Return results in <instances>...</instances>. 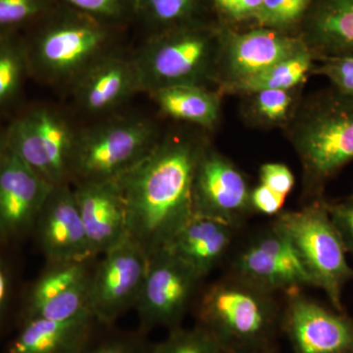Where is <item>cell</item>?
<instances>
[{
  "label": "cell",
  "instance_id": "6da1fadb",
  "mask_svg": "<svg viewBox=\"0 0 353 353\" xmlns=\"http://www.w3.org/2000/svg\"><path fill=\"white\" fill-rule=\"evenodd\" d=\"M209 145L202 134L163 132L148 155L116 179L126 201L129 236L148 257L192 217L194 172Z\"/></svg>",
  "mask_w": 353,
  "mask_h": 353
},
{
  "label": "cell",
  "instance_id": "7a4b0ae2",
  "mask_svg": "<svg viewBox=\"0 0 353 353\" xmlns=\"http://www.w3.org/2000/svg\"><path fill=\"white\" fill-rule=\"evenodd\" d=\"M196 326L208 332L223 353L278 347L282 303L276 294L226 273L201 288L192 304Z\"/></svg>",
  "mask_w": 353,
  "mask_h": 353
},
{
  "label": "cell",
  "instance_id": "3957f363",
  "mask_svg": "<svg viewBox=\"0 0 353 353\" xmlns=\"http://www.w3.org/2000/svg\"><path fill=\"white\" fill-rule=\"evenodd\" d=\"M285 128L303 167V204L325 199L327 185L353 161V97L334 88L309 95Z\"/></svg>",
  "mask_w": 353,
  "mask_h": 353
},
{
  "label": "cell",
  "instance_id": "277c9868",
  "mask_svg": "<svg viewBox=\"0 0 353 353\" xmlns=\"http://www.w3.org/2000/svg\"><path fill=\"white\" fill-rule=\"evenodd\" d=\"M24 43L30 77L67 92L92 66L121 50L110 30L88 14L51 23Z\"/></svg>",
  "mask_w": 353,
  "mask_h": 353
},
{
  "label": "cell",
  "instance_id": "5b68a950",
  "mask_svg": "<svg viewBox=\"0 0 353 353\" xmlns=\"http://www.w3.org/2000/svg\"><path fill=\"white\" fill-rule=\"evenodd\" d=\"M162 134L152 118L126 109L81 125L72 185L116 180L148 155Z\"/></svg>",
  "mask_w": 353,
  "mask_h": 353
},
{
  "label": "cell",
  "instance_id": "8992f818",
  "mask_svg": "<svg viewBox=\"0 0 353 353\" xmlns=\"http://www.w3.org/2000/svg\"><path fill=\"white\" fill-rule=\"evenodd\" d=\"M81 125L71 110L36 104L6 128V145L51 187L72 185Z\"/></svg>",
  "mask_w": 353,
  "mask_h": 353
},
{
  "label": "cell",
  "instance_id": "52a82bcc",
  "mask_svg": "<svg viewBox=\"0 0 353 353\" xmlns=\"http://www.w3.org/2000/svg\"><path fill=\"white\" fill-rule=\"evenodd\" d=\"M325 201L322 199L303 204L297 210H283L272 222L294 245L314 288L324 290L330 305L343 311V290L353 281V269Z\"/></svg>",
  "mask_w": 353,
  "mask_h": 353
},
{
  "label": "cell",
  "instance_id": "ba28073f",
  "mask_svg": "<svg viewBox=\"0 0 353 353\" xmlns=\"http://www.w3.org/2000/svg\"><path fill=\"white\" fill-rule=\"evenodd\" d=\"M220 38L196 31L167 32L132 52L141 92L181 85H218Z\"/></svg>",
  "mask_w": 353,
  "mask_h": 353
},
{
  "label": "cell",
  "instance_id": "9c48e42d",
  "mask_svg": "<svg viewBox=\"0 0 353 353\" xmlns=\"http://www.w3.org/2000/svg\"><path fill=\"white\" fill-rule=\"evenodd\" d=\"M233 252L227 273L271 294L314 288L294 245L273 222L250 234Z\"/></svg>",
  "mask_w": 353,
  "mask_h": 353
},
{
  "label": "cell",
  "instance_id": "30bf717a",
  "mask_svg": "<svg viewBox=\"0 0 353 353\" xmlns=\"http://www.w3.org/2000/svg\"><path fill=\"white\" fill-rule=\"evenodd\" d=\"M204 279L175 255L161 250L148 257L145 281L136 304L139 332L168 331L182 326Z\"/></svg>",
  "mask_w": 353,
  "mask_h": 353
},
{
  "label": "cell",
  "instance_id": "8fae6325",
  "mask_svg": "<svg viewBox=\"0 0 353 353\" xmlns=\"http://www.w3.org/2000/svg\"><path fill=\"white\" fill-rule=\"evenodd\" d=\"M148 266V255L130 236L102 255L90 290V310L99 325L112 326L136 307Z\"/></svg>",
  "mask_w": 353,
  "mask_h": 353
},
{
  "label": "cell",
  "instance_id": "7c38bea8",
  "mask_svg": "<svg viewBox=\"0 0 353 353\" xmlns=\"http://www.w3.org/2000/svg\"><path fill=\"white\" fill-rule=\"evenodd\" d=\"M281 332L292 353H353V318L296 290L285 294Z\"/></svg>",
  "mask_w": 353,
  "mask_h": 353
},
{
  "label": "cell",
  "instance_id": "4fadbf2b",
  "mask_svg": "<svg viewBox=\"0 0 353 353\" xmlns=\"http://www.w3.org/2000/svg\"><path fill=\"white\" fill-rule=\"evenodd\" d=\"M252 189L238 166L209 145L194 172L192 214L214 218L243 229L254 214Z\"/></svg>",
  "mask_w": 353,
  "mask_h": 353
},
{
  "label": "cell",
  "instance_id": "5bb4252c",
  "mask_svg": "<svg viewBox=\"0 0 353 353\" xmlns=\"http://www.w3.org/2000/svg\"><path fill=\"white\" fill-rule=\"evenodd\" d=\"M71 111L83 123L125 110L141 92L132 52L118 50L92 66L69 90Z\"/></svg>",
  "mask_w": 353,
  "mask_h": 353
},
{
  "label": "cell",
  "instance_id": "9a60e30c",
  "mask_svg": "<svg viewBox=\"0 0 353 353\" xmlns=\"http://www.w3.org/2000/svg\"><path fill=\"white\" fill-rule=\"evenodd\" d=\"M92 261L48 263L46 270L30 288L22 321H63L90 313V282L94 268Z\"/></svg>",
  "mask_w": 353,
  "mask_h": 353
},
{
  "label": "cell",
  "instance_id": "2e32d148",
  "mask_svg": "<svg viewBox=\"0 0 353 353\" xmlns=\"http://www.w3.org/2000/svg\"><path fill=\"white\" fill-rule=\"evenodd\" d=\"M52 188L6 145L0 155V245L34 229Z\"/></svg>",
  "mask_w": 353,
  "mask_h": 353
},
{
  "label": "cell",
  "instance_id": "e0dca14e",
  "mask_svg": "<svg viewBox=\"0 0 353 353\" xmlns=\"http://www.w3.org/2000/svg\"><path fill=\"white\" fill-rule=\"evenodd\" d=\"M306 48L303 39L262 28L221 37L218 85L222 92L264 71Z\"/></svg>",
  "mask_w": 353,
  "mask_h": 353
},
{
  "label": "cell",
  "instance_id": "ac0fdd59",
  "mask_svg": "<svg viewBox=\"0 0 353 353\" xmlns=\"http://www.w3.org/2000/svg\"><path fill=\"white\" fill-rule=\"evenodd\" d=\"M46 263L92 261L72 185L53 187L34 226Z\"/></svg>",
  "mask_w": 353,
  "mask_h": 353
},
{
  "label": "cell",
  "instance_id": "d6986e66",
  "mask_svg": "<svg viewBox=\"0 0 353 353\" xmlns=\"http://www.w3.org/2000/svg\"><path fill=\"white\" fill-rule=\"evenodd\" d=\"M72 187L95 257L129 236L126 201L116 180L77 182Z\"/></svg>",
  "mask_w": 353,
  "mask_h": 353
},
{
  "label": "cell",
  "instance_id": "ffe728a7",
  "mask_svg": "<svg viewBox=\"0 0 353 353\" xmlns=\"http://www.w3.org/2000/svg\"><path fill=\"white\" fill-rule=\"evenodd\" d=\"M241 230L214 218L192 214L163 250L204 279L229 256Z\"/></svg>",
  "mask_w": 353,
  "mask_h": 353
},
{
  "label": "cell",
  "instance_id": "44dd1931",
  "mask_svg": "<svg viewBox=\"0 0 353 353\" xmlns=\"http://www.w3.org/2000/svg\"><path fill=\"white\" fill-rule=\"evenodd\" d=\"M97 325L90 312L63 321L23 320L4 353H85L92 347Z\"/></svg>",
  "mask_w": 353,
  "mask_h": 353
},
{
  "label": "cell",
  "instance_id": "7402d4cb",
  "mask_svg": "<svg viewBox=\"0 0 353 353\" xmlns=\"http://www.w3.org/2000/svg\"><path fill=\"white\" fill-rule=\"evenodd\" d=\"M299 37L315 60L353 54V0H318Z\"/></svg>",
  "mask_w": 353,
  "mask_h": 353
},
{
  "label": "cell",
  "instance_id": "603a6c76",
  "mask_svg": "<svg viewBox=\"0 0 353 353\" xmlns=\"http://www.w3.org/2000/svg\"><path fill=\"white\" fill-rule=\"evenodd\" d=\"M160 112L171 119L213 130L220 117L219 95L205 88L172 87L148 94Z\"/></svg>",
  "mask_w": 353,
  "mask_h": 353
},
{
  "label": "cell",
  "instance_id": "cb8c5ba5",
  "mask_svg": "<svg viewBox=\"0 0 353 353\" xmlns=\"http://www.w3.org/2000/svg\"><path fill=\"white\" fill-rule=\"evenodd\" d=\"M315 58L307 46L292 57L234 85L228 94H250L265 90H292L301 88L314 67Z\"/></svg>",
  "mask_w": 353,
  "mask_h": 353
},
{
  "label": "cell",
  "instance_id": "d4e9b609",
  "mask_svg": "<svg viewBox=\"0 0 353 353\" xmlns=\"http://www.w3.org/2000/svg\"><path fill=\"white\" fill-rule=\"evenodd\" d=\"M299 88L265 90L246 94V117L259 126H287L299 102Z\"/></svg>",
  "mask_w": 353,
  "mask_h": 353
},
{
  "label": "cell",
  "instance_id": "484cf974",
  "mask_svg": "<svg viewBox=\"0 0 353 353\" xmlns=\"http://www.w3.org/2000/svg\"><path fill=\"white\" fill-rule=\"evenodd\" d=\"M30 77L24 39L16 34L0 36V112L19 94Z\"/></svg>",
  "mask_w": 353,
  "mask_h": 353
},
{
  "label": "cell",
  "instance_id": "4316f807",
  "mask_svg": "<svg viewBox=\"0 0 353 353\" xmlns=\"http://www.w3.org/2000/svg\"><path fill=\"white\" fill-rule=\"evenodd\" d=\"M152 353H223L214 339L194 325L172 329L163 341L152 345Z\"/></svg>",
  "mask_w": 353,
  "mask_h": 353
},
{
  "label": "cell",
  "instance_id": "83f0119b",
  "mask_svg": "<svg viewBox=\"0 0 353 353\" xmlns=\"http://www.w3.org/2000/svg\"><path fill=\"white\" fill-rule=\"evenodd\" d=\"M315 0H263L255 19L269 29L282 32L305 15Z\"/></svg>",
  "mask_w": 353,
  "mask_h": 353
},
{
  "label": "cell",
  "instance_id": "f1b7e54d",
  "mask_svg": "<svg viewBox=\"0 0 353 353\" xmlns=\"http://www.w3.org/2000/svg\"><path fill=\"white\" fill-rule=\"evenodd\" d=\"M48 10L46 0H0V36L15 34Z\"/></svg>",
  "mask_w": 353,
  "mask_h": 353
},
{
  "label": "cell",
  "instance_id": "f546056e",
  "mask_svg": "<svg viewBox=\"0 0 353 353\" xmlns=\"http://www.w3.org/2000/svg\"><path fill=\"white\" fill-rule=\"evenodd\" d=\"M318 61L320 64L313 67L311 75L326 77L334 90L353 97V54L324 58Z\"/></svg>",
  "mask_w": 353,
  "mask_h": 353
},
{
  "label": "cell",
  "instance_id": "4dcf8cb0",
  "mask_svg": "<svg viewBox=\"0 0 353 353\" xmlns=\"http://www.w3.org/2000/svg\"><path fill=\"white\" fill-rule=\"evenodd\" d=\"M334 227L340 234L347 253L353 255V192L336 201H325Z\"/></svg>",
  "mask_w": 353,
  "mask_h": 353
},
{
  "label": "cell",
  "instance_id": "1f68e13d",
  "mask_svg": "<svg viewBox=\"0 0 353 353\" xmlns=\"http://www.w3.org/2000/svg\"><path fill=\"white\" fill-rule=\"evenodd\" d=\"M148 14L164 25L174 24L185 19L192 8V0H143Z\"/></svg>",
  "mask_w": 353,
  "mask_h": 353
},
{
  "label": "cell",
  "instance_id": "d6a6232c",
  "mask_svg": "<svg viewBox=\"0 0 353 353\" xmlns=\"http://www.w3.org/2000/svg\"><path fill=\"white\" fill-rule=\"evenodd\" d=\"M260 183L275 192L276 194L287 197L294 190V179L292 170L283 163L268 162L259 168Z\"/></svg>",
  "mask_w": 353,
  "mask_h": 353
},
{
  "label": "cell",
  "instance_id": "836d02e7",
  "mask_svg": "<svg viewBox=\"0 0 353 353\" xmlns=\"http://www.w3.org/2000/svg\"><path fill=\"white\" fill-rule=\"evenodd\" d=\"M143 334L113 336L94 347L92 345L85 353H152V345L143 338Z\"/></svg>",
  "mask_w": 353,
  "mask_h": 353
},
{
  "label": "cell",
  "instance_id": "e575fe53",
  "mask_svg": "<svg viewBox=\"0 0 353 353\" xmlns=\"http://www.w3.org/2000/svg\"><path fill=\"white\" fill-rule=\"evenodd\" d=\"M81 12L95 19L108 21L122 16L127 10L129 0H64Z\"/></svg>",
  "mask_w": 353,
  "mask_h": 353
},
{
  "label": "cell",
  "instance_id": "d590c367",
  "mask_svg": "<svg viewBox=\"0 0 353 353\" xmlns=\"http://www.w3.org/2000/svg\"><path fill=\"white\" fill-rule=\"evenodd\" d=\"M250 201L253 212L275 218L282 212L285 197L259 183L256 187L252 188Z\"/></svg>",
  "mask_w": 353,
  "mask_h": 353
},
{
  "label": "cell",
  "instance_id": "8d00e7d4",
  "mask_svg": "<svg viewBox=\"0 0 353 353\" xmlns=\"http://www.w3.org/2000/svg\"><path fill=\"white\" fill-rule=\"evenodd\" d=\"M216 3L234 19L255 17L263 0H215Z\"/></svg>",
  "mask_w": 353,
  "mask_h": 353
},
{
  "label": "cell",
  "instance_id": "74e56055",
  "mask_svg": "<svg viewBox=\"0 0 353 353\" xmlns=\"http://www.w3.org/2000/svg\"><path fill=\"white\" fill-rule=\"evenodd\" d=\"M12 274L6 259L0 255V328L10 303L12 292Z\"/></svg>",
  "mask_w": 353,
  "mask_h": 353
},
{
  "label": "cell",
  "instance_id": "f35d334b",
  "mask_svg": "<svg viewBox=\"0 0 353 353\" xmlns=\"http://www.w3.org/2000/svg\"><path fill=\"white\" fill-rule=\"evenodd\" d=\"M6 145V129L3 130L0 127V155L3 152Z\"/></svg>",
  "mask_w": 353,
  "mask_h": 353
},
{
  "label": "cell",
  "instance_id": "ab89813d",
  "mask_svg": "<svg viewBox=\"0 0 353 353\" xmlns=\"http://www.w3.org/2000/svg\"><path fill=\"white\" fill-rule=\"evenodd\" d=\"M248 353H281V352H280V348H279V347H278L269 348V350H259V352H248Z\"/></svg>",
  "mask_w": 353,
  "mask_h": 353
}]
</instances>
